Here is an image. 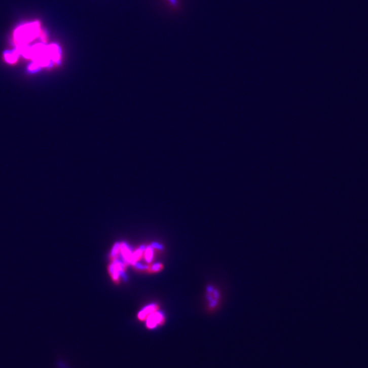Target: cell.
<instances>
[{
    "instance_id": "obj_13",
    "label": "cell",
    "mask_w": 368,
    "mask_h": 368,
    "mask_svg": "<svg viewBox=\"0 0 368 368\" xmlns=\"http://www.w3.org/2000/svg\"><path fill=\"white\" fill-rule=\"evenodd\" d=\"M171 2H172V3H173V4H176V1H175V0H171Z\"/></svg>"
},
{
    "instance_id": "obj_10",
    "label": "cell",
    "mask_w": 368,
    "mask_h": 368,
    "mask_svg": "<svg viewBox=\"0 0 368 368\" xmlns=\"http://www.w3.org/2000/svg\"><path fill=\"white\" fill-rule=\"evenodd\" d=\"M18 55H19V53L17 51L15 52L7 53L6 55V59L9 62H14V61L17 60Z\"/></svg>"
},
{
    "instance_id": "obj_5",
    "label": "cell",
    "mask_w": 368,
    "mask_h": 368,
    "mask_svg": "<svg viewBox=\"0 0 368 368\" xmlns=\"http://www.w3.org/2000/svg\"><path fill=\"white\" fill-rule=\"evenodd\" d=\"M120 252L122 253V256L125 259L126 262L132 264V253L130 251V249L128 248L127 244H126L125 243H120Z\"/></svg>"
},
{
    "instance_id": "obj_1",
    "label": "cell",
    "mask_w": 368,
    "mask_h": 368,
    "mask_svg": "<svg viewBox=\"0 0 368 368\" xmlns=\"http://www.w3.org/2000/svg\"><path fill=\"white\" fill-rule=\"evenodd\" d=\"M225 291L219 284L211 283L207 285L205 290V300L207 311L213 314L219 311L225 302Z\"/></svg>"
},
{
    "instance_id": "obj_7",
    "label": "cell",
    "mask_w": 368,
    "mask_h": 368,
    "mask_svg": "<svg viewBox=\"0 0 368 368\" xmlns=\"http://www.w3.org/2000/svg\"><path fill=\"white\" fill-rule=\"evenodd\" d=\"M108 272H109L113 280H114V282H118L119 278H120L121 274L120 272H119L118 268H116V265H114V263L110 265L109 267H108Z\"/></svg>"
},
{
    "instance_id": "obj_9",
    "label": "cell",
    "mask_w": 368,
    "mask_h": 368,
    "mask_svg": "<svg viewBox=\"0 0 368 368\" xmlns=\"http://www.w3.org/2000/svg\"><path fill=\"white\" fill-rule=\"evenodd\" d=\"M154 248L152 246H148L145 250V260L148 263L152 262L153 259Z\"/></svg>"
},
{
    "instance_id": "obj_6",
    "label": "cell",
    "mask_w": 368,
    "mask_h": 368,
    "mask_svg": "<svg viewBox=\"0 0 368 368\" xmlns=\"http://www.w3.org/2000/svg\"><path fill=\"white\" fill-rule=\"evenodd\" d=\"M49 53H50L51 60L58 61L60 58L59 47L57 45H51L49 46Z\"/></svg>"
},
{
    "instance_id": "obj_12",
    "label": "cell",
    "mask_w": 368,
    "mask_h": 368,
    "mask_svg": "<svg viewBox=\"0 0 368 368\" xmlns=\"http://www.w3.org/2000/svg\"><path fill=\"white\" fill-rule=\"evenodd\" d=\"M120 252V243H117L116 244L114 245V248L112 249V254H111V256L112 257V258H114V259H116V257L117 256V255L118 254V253Z\"/></svg>"
},
{
    "instance_id": "obj_3",
    "label": "cell",
    "mask_w": 368,
    "mask_h": 368,
    "mask_svg": "<svg viewBox=\"0 0 368 368\" xmlns=\"http://www.w3.org/2000/svg\"><path fill=\"white\" fill-rule=\"evenodd\" d=\"M146 320H147L148 327L150 328V329H153L158 324L163 323V322L165 321V318H164L163 314L161 312L156 311L151 314Z\"/></svg>"
},
{
    "instance_id": "obj_4",
    "label": "cell",
    "mask_w": 368,
    "mask_h": 368,
    "mask_svg": "<svg viewBox=\"0 0 368 368\" xmlns=\"http://www.w3.org/2000/svg\"><path fill=\"white\" fill-rule=\"evenodd\" d=\"M158 305L152 304L150 305L141 310L138 314V319L140 320H145L151 314L158 311Z\"/></svg>"
},
{
    "instance_id": "obj_2",
    "label": "cell",
    "mask_w": 368,
    "mask_h": 368,
    "mask_svg": "<svg viewBox=\"0 0 368 368\" xmlns=\"http://www.w3.org/2000/svg\"><path fill=\"white\" fill-rule=\"evenodd\" d=\"M41 31L40 29L39 23H31V24L23 25L16 30L15 33V40L16 45H27L35 38L40 36Z\"/></svg>"
},
{
    "instance_id": "obj_11",
    "label": "cell",
    "mask_w": 368,
    "mask_h": 368,
    "mask_svg": "<svg viewBox=\"0 0 368 368\" xmlns=\"http://www.w3.org/2000/svg\"><path fill=\"white\" fill-rule=\"evenodd\" d=\"M163 268V265L161 264V263H156V264L152 265L151 268H149L150 272L154 273L159 272Z\"/></svg>"
},
{
    "instance_id": "obj_8",
    "label": "cell",
    "mask_w": 368,
    "mask_h": 368,
    "mask_svg": "<svg viewBox=\"0 0 368 368\" xmlns=\"http://www.w3.org/2000/svg\"><path fill=\"white\" fill-rule=\"evenodd\" d=\"M143 251H145V248H144V247L142 246L141 248L138 249L137 250H136L135 252L132 254V265H136V262L140 260V258H141L142 256V252H143Z\"/></svg>"
}]
</instances>
